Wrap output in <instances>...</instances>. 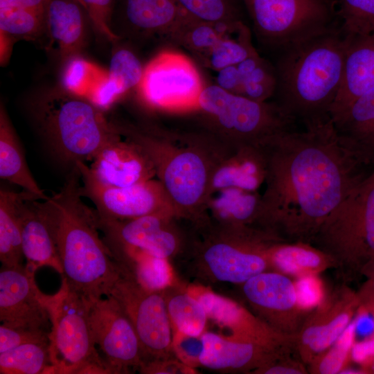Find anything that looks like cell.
<instances>
[{
  "label": "cell",
  "instance_id": "6da1fadb",
  "mask_svg": "<svg viewBox=\"0 0 374 374\" xmlns=\"http://www.w3.org/2000/svg\"><path fill=\"white\" fill-rule=\"evenodd\" d=\"M305 128L259 145L266 172L260 226L287 241L311 243L364 177L359 171L363 163L341 142L332 119Z\"/></svg>",
  "mask_w": 374,
  "mask_h": 374
},
{
  "label": "cell",
  "instance_id": "7a4b0ae2",
  "mask_svg": "<svg viewBox=\"0 0 374 374\" xmlns=\"http://www.w3.org/2000/svg\"><path fill=\"white\" fill-rule=\"evenodd\" d=\"M71 170L60 191L44 201L54 226L62 278L93 303L108 296L122 274L100 236L96 210L82 199L80 172L77 167Z\"/></svg>",
  "mask_w": 374,
  "mask_h": 374
},
{
  "label": "cell",
  "instance_id": "3957f363",
  "mask_svg": "<svg viewBox=\"0 0 374 374\" xmlns=\"http://www.w3.org/2000/svg\"><path fill=\"white\" fill-rule=\"evenodd\" d=\"M347 37L339 26L280 52L274 102L305 127L331 119L344 74Z\"/></svg>",
  "mask_w": 374,
  "mask_h": 374
},
{
  "label": "cell",
  "instance_id": "277c9868",
  "mask_svg": "<svg viewBox=\"0 0 374 374\" xmlns=\"http://www.w3.org/2000/svg\"><path fill=\"white\" fill-rule=\"evenodd\" d=\"M118 132L143 148L179 218L195 223L204 216L212 173L224 156L213 136L178 135L151 126L114 122Z\"/></svg>",
  "mask_w": 374,
  "mask_h": 374
},
{
  "label": "cell",
  "instance_id": "5b68a950",
  "mask_svg": "<svg viewBox=\"0 0 374 374\" xmlns=\"http://www.w3.org/2000/svg\"><path fill=\"white\" fill-rule=\"evenodd\" d=\"M193 226L179 260L186 262V272L199 284L241 285L271 269L269 249L280 237L256 228L225 225L209 219Z\"/></svg>",
  "mask_w": 374,
  "mask_h": 374
},
{
  "label": "cell",
  "instance_id": "8992f818",
  "mask_svg": "<svg viewBox=\"0 0 374 374\" xmlns=\"http://www.w3.org/2000/svg\"><path fill=\"white\" fill-rule=\"evenodd\" d=\"M33 112L53 153L72 168L78 162L92 161L104 146L121 136L103 110L62 87L40 96Z\"/></svg>",
  "mask_w": 374,
  "mask_h": 374
},
{
  "label": "cell",
  "instance_id": "52a82bcc",
  "mask_svg": "<svg viewBox=\"0 0 374 374\" xmlns=\"http://www.w3.org/2000/svg\"><path fill=\"white\" fill-rule=\"evenodd\" d=\"M212 126L213 135L229 148L256 146L295 123L275 103L258 102L228 92L217 84L205 87L199 109Z\"/></svg>",
  "mask_w": 374,
  "mask_h": 374
},
{
  "label": "cell",
  "instance_id": "ba28073f",
  "mask_svg": "<svg viewBox=\"0 0 374 374\" xmlns=\"http://www.w3.org/2000/svg\"><path fill=\"white\" fill-rule=\"evenodd\" d=\"M312 242L339 266L368 272L374 267V172L328 217Z\"/></svg>",
  "mask_w": 374,
  "mask_h": 374
},
{
  "label": "cell",
  "instance_id": "9c48e42d",
  "mask_svg": "<svg viewBox=\"0 0 374 374\" xmlns=\"http://www.w3.org/2000/svg\"><path fill=\"white\" fill-rule=\"evenodd\" d=\"M91 302L72 290L64 278L48 303L51 374H110L90 324Z\"/></svg>",
  "mask_w": 374,
  "mask_h": 374
},
{
  "label": "cell",
  "instance_id": "30bf717a",
  "mask_svg": "<svg viewBox=\"0 0 374 374\" xmlns=\"http://www.w3.org/2000/svg\"><path fill=\"white\" fill-rule=\"evenodd\" d=\"M262 43L280 52L339 25L326 0H243Z\"/></svg>",
  "mask_w": 374,
  "mask_h": 374
},
{
  "label": "cell",
  "instance_id": "8fae6325",
  "mask_svg": "<svg viewBox=\"0 0 374 374\" xmlns=\"http://www.w3.org/2000/svg\"><path fill=\"white\" fill-rule=\"evenodd\" d=\"M204 87L198 70L188 57L164 51L144 66L137 90L150 107L183 112L198 110Z\"/></svg>",
  "mask_w": 374,
  "mask_h": 374
},
{
  "label": "cell",
  "instance_id": "7c38bea8",
  "mask_svg": "<svg viewBox=\"0 0 374 374\" xmlns=\"http://www.w3.org/2000/svg\"><path fill=\"white\" fill-rule=\"evenodd\" d=\"M96 217L103 239L114 258L142 251L174 259L181 256L188 242L189 233H184L178 228L175 220L179 217L172 215L153 213L123 220L103 218L97 213Z\"/></svg>",
  "mask_w": 374,
  "mask_h": 374
},
{
  "label": "cell",
  "instance_id": "4fadbf2b",
  "mask_svg": "<svg viewBox=\"0 0 374 374\" xmlns=\"http://www.w3.org/2000/svg\"><path fill=\"white\" fill-rule=\"evenodd\" d=\"M109 296L121 305L137 335L144 364L175 357L172 328L163 291H152L122 275Z\"/></svg>",
  "mask_w": 374,
  "mask_h": 374
},
{
  "label": "cell",
  "instance_id": "5bb4252c",
  "mask_svg": "<svg viewBox=\"0 0 374 374\" xmlns=\"http://www.w3.org/2000/svg\"><path fill=\"white\" fill-rule=\"evenodd\" d=\"M82 185L80 193L96 206L97 214L111 220H130L153 213H167L177 217V210L161 183L150 179L125 187L103 184L84 162H78Z\"/></svg>",
  "mask_w": 374,
  "mask_h": 374
},
{
  "label": "cell",
  "instance_id": "9a60e30c",
  "mask_svg": "<svg viewBox=\"0 0 374 374\" xmlns=\"http://www.w3.org/2000/svg\"><path fill=\"white\" fill-rule=\"evenodd\" d=\"M93 339L110 373H130L144 365L136 331L119 303L112 296L96 300L90 308Z\"/></svg>",
  "mask_w": 374,
  "mask_h": 374
},
{
  "label": "cell",
  "instance_id": "2e32d148",
  "mask_svg": "<svg viewBox=\"0 0 374 374\" xmlns=\"http://www.w3.org/2000/svg\"><path fill=\"white\" fill-rule=\"evenodd\" d=\"M241 287L254 314L276 331L296 338L305 312L299 305L294 282L284 274L269 270Z\"/></svg>",
  "mask_w": 374,
  "mask_h": 374
},
{
  "label": "cell",
  "instance_id": "e0dca14e",
  "mask_svg": "<svg viewBox=\"0 0 374 374\" xmlns=\"http://www.w3.org/2000/svg\"><path fill=\"white\" fill-rule=\"evenodd\" d=\"M185 287L203 305L208 319L229 332L225 337L274 348H291L294 345L295 337L276 331L238 302L200 284Z\"/></svg>",
  "mask_w": 374,
  "mask_h": 374
},
{
  "label": "cell",
  "instance_id": "ac0fdd59",
  "mask_svg": "<svg viewBox=\"0 0 374 374\" xmlns=\"http://www.w3.org/2000/svg\"><path fill=\"white\" fill-rule=\"evenodd\" d=\"M34 272L26 265L0 270V321L3 323L50 332L51 295L41 292Z\"/></svg>",
  "mask_w": 374,
  "mask_h": 374
},
{
  "label": "cell",
  "instance_id": "d6986e66",
  "mask_svg": "<svg viewBox=\"0 0 374 374\" xmlns=\"http://www.w3.org/2000/svg\"><path fill=\"white\" fill-rule=\"evenodd\" d=\"M325 299L304 319L295 338L302 361L309 364L335 343L361 303L359 297L346 290Z\"/></svg>",
  "mask_w": 374,
  "mask_h": 374
},
{
  "label": "cell",
  "instance_id": "ffe728a7",
  "mask_svg": "<svg viewBox=\"0 0 374 374\" xmlns=\"http://www.w3.org/2000/svg\"><path fill=\"white\" fill-rule=\"evenodd\" d=\"M19 218L28 269L35 273L39 267L47 266L62 274L54 226L45 201L40 202L25 191L19 204Z\"/></svg>",
  "mask_w": 374,
  "mask_h": 374
},
{
  "label": "cell",
  "instance_id": "44dd1931",
  "mask_svg": "<svg viewBox=\"0 0 374 374\" xmlns=\"http://www.w3.org/2000/svg\"><path fill=\"white\" fill-rule=\"evenodd\" d=\"M121 135L104 146L92 160V174L105 184L125 187L152 179L153 162L136 143Z\"/></svg>",
  "mask_w": 374,
  "mask_h": 374
},
{
  "label": "cell",
  "instance_id": "7402d4cb",
  "mask_svg": "<svg viewBox=\"0 0 374 374\" xmlns=\"http://www.w3.org/2000/svg\"><path fill=\"white\" fill-rule=\"evenodd\" d=\"M201 366L224 373L249 372L287 355L289 349L232 339L205 331Z\"/></svg>",
  "mask_w": 374,
  "mask_h": 374
},
{
  "label": "cell",
  "instance_id": "603a6c76",
  "mask_svg": "<svg viewBox=\"0 0 374 374\" xmlns=\"http://www.w3.org/2000/svg\"><path fill=\"white\" fill-rule=\"evenodd\" d=\"M346 36L348 43L344 74L331 109L332 121L341 116L357 98L374 89V31Z\"/></svg>",
  "mask_w": 374,
  "mask_h": 374
},
{
  "label": "cell",
  "instance_id": "cb8c5ba5",
  "mask_svg": "<svg viewBox=\"0 0 374 374\" xmlns=\"http://www.w3.org/2000/svg\"><path fill=\"white\" fill-rule=\"evenodd\" d=\"M123 12L131 30L142 36H164L177 42L195 19L177 0H124Z\"/></svg>",
  "mask_w": 374,
  "mask_h": 374
},
{
  "label": "cell",
  "instance_id": "d4e9b609",
  "mask_svg": "<svg viewBox=\"0 0 374 374\" xmlns=\"http://www.w3.org/2000/svg\"><path fill=\"white\" fill-rule=\"evenodd\" d=\"M49 0H0L1 64L8 61L15 42L45 36Z\"/></svg>",
  "mask_w": 374,
  "mask_h": 374
},
{
  "label": "cell",
  "instance_id": "484cf974",
  "mask_svg": "<svg viewBox=\"0 0 374 374\" xmlns=\"http://www.w3.org/2000/svg\"><path fill=\"white\" fill-rule=\"evenodd\" d=\"M86 10L76 0H49L46 15L48 44L54 46L64 61L80 55L86 43Z\"/></svg>",
  "mask_w": 374,
  "mask_h": 374
},
{
  "label": "cell",
  "instance_id": "4316f807",
  "mask_svg": "<svg viewBox=\"0 0 374 374\" xmlns=\"http://www.w3.org/2000/svg\"><path fill=\"white\" fill-rule=\"evenodd\" d=\"M265 164L259 145L245 147L223 157L215 166L210 184V193L235 188L257 192L265 182Z\"/></svg>",
  "mask_w": 374,
  "mask_h": 374
},
{
  "label": "cell",
  "instance_id": "83f0119b",
  "mask_svg": "<svg viewBox=\"0 0 374 374\" xmlns=\"http://www.w3.org/2000/svg\"><path fill=\"white\" fill-rule=\"evenodd\" d=\"M332 122L341 142L359 161H374V89L357 98Z\"/></svg>",
  "mask_w": 374,
  "mask_h": 374
},
{
  "label": "cell",
  "instance_id": "f1b7e54d",
  "mask_svg": "<svg viewBox=\"0 0 374 374\" xmlns=\"http://www.w3.org/2000/svg\"><path fill=\"white\" fill-rule=\"evenodd\" d=\"M143 68L131 51L118 48L112 55L105 75L87 98L103 111L108 109L123 94L138 86Z\"/></svg>",
  "mask_w": 374,
  "mask_h": 374
},
{
  "label": "cell",
  "instance_id": "f546056e",
  "mask_svg": "<svg viewBox=\"0 0 374 374\" xmlns=\"http://www.w3.org/2000/svg\"><path fill=\"white\" fill-rule=\"evenodd\" d=\"M269 258L271 269L297 278L317 275L336 265L330 256L311 243L284 239H278L271 244Z\"/></svg>",
  "mask_w": 374,
  "mask_h": 374
},
{
  "label": "cell",
  "instance_id": "4dcf8cb0",
  "mask_svg": "<svg viewBox=\"0 0 374 374\" xmlns=\"http://www.w3.org/2000/svg\"><path fill=\"white\" fill-rule=\"evenodd\" d=\"M0 177L21 187L39 200L49 197L28 168L22 147L3 104L0 109Z\"/></svg>",
  "mask_w": 374,
  "mask_h": 374
},
{
  "label": "cell",
  "instance_id": "1f68e13d",
  "mask_svg": "<svg viewBox=\"0 0 374 374\" xmlns=\"http://www.w3.org/2000/svg\"><path fill=\"white\" fill-rule=\"evenodd\" d=\"M213 193L217 196H210L205 208L211 211L212 219L206 218L222 224L260 229V195L257 192L229 188Z\"/></svg>",
  "mask_w": 374,
  "mask_h": 374
},
{
  "label": "cell",
  "instance_id": "d6a6232c",
  "mask_svg": "<svg viewBox=\"0 0 374 374\" xmlns=\"http://www.w3.org/2000/svg\"><path fill=\"white\" fill-rule=\"evenodd\" d=\"M114 259L122 275L147 290L163 291L177 282L168 259L142 251L127 253Z\"/></svg>",
  "mask_w": 374,
  "mask_h": 374
},
{
  "label": "cell",
  "instance_id": "836d02e7",
  "mask_svg": "<svg viewBox=\"0 0 374 374\" xmlns=\"http://www.w3.org/2000/svg\"><path fill=\"white\" fill-rule=\"evenodd\" d=\"M24 194V190L17 193L2 187L0 190V260L3 266L22 265L19 204Z\"/></svg>",
  "mask_w": 374,
  "mask_h": 374
},
{
  "label": "cell",
  "instance_id": "e575fe53",
  "mask_svg": "<svg viewBox=\"0 0 374 374\" xmlns=\"http://www.w3.org/2000/svg\"><path fill=\"white\" fill-rule=\"evenodd\" d=\"M163 292L172 330L202 335L208 319L199 301L178 281Z\"/></svg>",
  "mask_w": 374,
  "mask_h": 374
},
{
  "label": "cell",
  "instance_id": "d590c367",
  "mask_svg": "<svg viewBox=\"0 0 374 374\" xmlns=\"http://www.w3.org/2000/svg\"><path fill=\"white\" fill-rule=\"evenodd\" d=\"M50 340L26 343L0 353L1 374H51Z\"/></svg>",
  "mask_w": 374,
  "mask_h": 374
},
{
  "label": "cell",
  "instance_id": "8d00e7d4",
  "mask_svg": "<svg viewBox=\"0 0 374 374\" xmlns=\"http://www.w3.org/2000/svg\"><path fill=\"white\" fill-rule=\"evenodd\" d=\"M106 73V70L80 55L74 56L66 61L61 78L62 88L87 98Z\"/></svg>",
  "mask_w": 374,
  "mask_h": 374
},
{
  "label": "cell",
  "instance_id": "74e56055",
  "mask_svg": "<svg viewBox=\"0 0 374 374\" xmlns=\"http://www.w3.org/2000/svg\"><path fill=\"white\" fill-rule=\"evenodd\" d=\"M255 51L249 30L244 26L238 39L226 37L224 34L204 58L211 69L219 71L226 66L237 65Z\"/></svg>",
  "mask_w": 374,
  "mask_h": 374
},
{
  "label": "cell",
  "instance_id": "f35d334b",
  "mask_svg": "<svg viewBox=\"0 0 374 374\" xmlns=\"http://www.w3.org/2000/svg\"><path fill=\"white\" fill-rule=\"evenodd\" d=\"M339 26L345 35L374 31V0H341Z\"/></svg>",
  "mask_w": 374,
  "mask_h": 374
},
{
  "label": "cell",
  "instance_id": "ab89813d",
  "mask_svg": "<svg viewBox=\"0 0 374 374\" xmlns=\"http://www.w3.org/2000/svg\"><path fill=\"white\" fill-rule=\"evenodd\" d=\"M177 1L188 14L201 21L226 26L240 21L231 0Z\"/></svg>",
  "mask_w": 374,
  "mask_h": 374
},
{
  "label": "cell",
  "instance_id": "60d3db41",
  "mask_svg": "<svg viewBox=\"0 0 374 374\" xmlns=\"http://www.w3.org/2000/svg\"><path fill=\"white\" fill-rule=\"evenodd\" d=\"M355 337V325L353 319L335 343L310 364L312 373H340L346 368Z\"/></svg>",
  "mask_w": 374,
  "mask_h": 374
},
{
  "label": "cell",
  "instance_id": "b9f144b4",
  "mask_svg": "<svg viewBox=\"0 0 374 374\" xmlns=\"http://www.w3.org/2000/svg\"><path fill=\"white\" fill-rule=\"evenodd\" d=\"M241 78L243 96L258 102H266L274 95L277 84L275 68L262 58Z\"/></svg>",
  "mask_w": 374,
  "mask_h": 374
},
{
  "label": "cell",
  "instance_id": "7bdbcfd3",
  "mask_svg": "<svg viewBox=\"0 0 374 374\" xmlns=\"http://www.w3.org/2000/svg\"><path fill=\"white\" fill-rule=\"evenodd\" d=\"M217 26L193 19L184 28L177 42L186 48L205 55L220 41L224 34V30L231 26L220 30Z\"/></svg>",
  "mask_w": 374,
  "mask_h": 374
},
{
  "label": "cell",
  "instance_id": "ee69618b",
  "mask_svg": "<svg viewBox=\"0 0 374 374\" xmlns=\"http://www.w3.org/2000/svg\"><path fill=\"white\" fill-rule=\"evenodd\" d=\"M172 349L175 357L186 366L195 369L201 366L202 335L196 336L172 330Z\"/></svg>",
  "mask_w": 374,
  "mask_h": 374
},
{
  "label": "cell",
  "instance_id": "f6af8a7d",
  "mask_svg": "<svg viewBox=\"0 0 374 374\" xmlns=\"http://www.w3.org/2000/svg\"><path fill=\"white\" fill-rule=\"evenodd\" d=\"M89 21L95 29L110 42L119 39L112 28L114 0H82Z\"/></svg>",
  "mask_w": 374,
  "mask_h": 374
},
{
  "label": "cell",
  "instance_id": "bcb514c9",
  "mask_svg": "<svg viewBox=\"0 0 374 374\" xmlns=\"http://www.w3.org/2000/svg\"><path fill=\"white\" fill-rule=\"evenodd\" d=\"M49 332L15 326L6 323L0 326V353L21 344L49 339Z\"/></svg>",
  "mask_w": 374,
  "mask_h": 374
},
{
  "label": "cell",
  "instance_id": "7dc6e473",
  "mask_svg": "<svg viewBox=\"0 0 374 374\" xmlns=\"http://www.w3.org/2000/svg\"><path fill=\"white\" fill-rule=\"evenodd\" d=\"M295 287L299 305L303 312L316 308L325 299L322 283L315 274L297 278Z\"/></svg>",
  "mask_w": 374,
  "mask_h": 374
},
{
  "label": "cell",
  "instance_id": "c3c4849f",
  "mask_svg": "<svg viewBox=\"0 0 374 374\" xmlns=\"http://www.w3.org/2000/svg\"><path fill=\"white\" fill-rule=\"evenodd\" d=\"M145 374H191L196 373V369L182 363L176 357L150 361L145 363L139 371Z\"/></svg>",
  "mask_w": 374,
  "mask_h": 374
},
{
  "label": "cell",
  "instance_id": "681fc988",
  "mask_svg": "<svg viewBox=\"0 0 374 374\" xmlns=\"http://www.w3.org/2000/svg\"><path fill=\"white\" fill-rule=\"evenodd\" d=\"M217 85L222 89L242 96V82L236 65L226 66L217 71Z\"/></svg>",
  "mask_w": 374,
  "mask_h": 374
},
{
  "label": "cell",
  "instance_id": "f907efd6",
  "mask_svg": "<svg viewBox=\"0 0 374 374\" xmlns=\"http://www.w3.org/2000/svg\"><path fill=\"white\" fill-rule=\"evenodd\" d=\"M253 373L256 374H303L306 373L303 365L289 359L287 355L280 357L267 365L261 367Z\"/></svg>",
  "mask_w": 374,
  "mask_h": 374
},
{
  "label": "cell",
  "instance_id": "816d5d0a",
  "mask_svg": "<svg viewBox=\"0 0 374 374\" xmlns=\"http://www.w3.org/2000/svg\"><path fill=\"white\" fill-rule=\"evenodd\" d=\"M350 356L356 363L371 364L374 359V335L359 341H355Z\"/></svg>",
  "mask_w": 374,
  "mask_h": 374
},
{
  "label": "cell",
  "instance_id": "f5cc1de1",
  "mask_svg": "<svg viewBox=\"0 0 374 374\" xmlns=\"http://www.w3.org/2000/svg\"><path fill=\"white\" fill-rule=\"evenodd\" d=\"M354 322L356 335H359L364 339L374 335V316L364 305L359 310Z\"/></svg>",
  "mask_w": 374,
  "mask_h": 374
},
{
  "label": "cell",
  "instance_id": "db71d44e",
  "mask_svg": "<svg viewBox=\"0 0 374 374\" xmlns=\"http://www.w3.org/2000/svg\"><path fill=\"white\" fill-rule=\"evenodd\" d=\"M371 275V281L368 283V288L366 289L364 294L362 295L364 301L374 300V267L368 272Z\"/></svg>",
  "mask_w": 374,
  "mask_h": 374
},
{
  "label": "cell",
  "instance_id": "11a10c76",
  "mask_svg": "<svg viewBox=\"0 0 374 374\" xmlns=\"http://www.w3.org/2000/svg\"><path fill=\"white\" fill-rule=\"evenodd\" d=\"M365 370H357L355 368H344L340 373L344 374H361V373H366Z\"/></svg>",
  "mask_w": 374,
  "mask_h": 374
},
{
  "label": "cell",
  "instance_id": "9f6ffc18",
  "mask_svg": "<svg viewBox=\"0 0 374 374\" xmlns=\"http://www.w3.org/2000/svg\"><path fill=\"white\" fill-rule=\"evenodd\" d=\"M364 306L373 314L374 316V300H367L364 301Z\"/></svg>",
  "mask_w": 374,
  "mask_h": 374
},
{
  "label": "cell",
  "instance_id": "6f0895ef",
  "mask_svg": "<svg viewBox=\"0 0 374 374\" xmlns=\"http://www.w3.org/2000/svg\"><path fill=\"white\" fill-rule=\"evenodd\" d=\"M371 371L374 372V359L371 364Z\"/></svg>",
  "mask_w": 374,
  "mask_h": 374
},
{
  "label": "cell",
  "instance_id": "680465c9",
  "mask_svg": "<svg viewBox=\"0 0 374 374\" xmlns=\"http://www.w3.org/2000/svg\"><path fill=\"white\" fill-rule=\"evenodd\" d=\"M76 1H78L83 6V8L85 9V6H84V4L82 0H76Z\"/></svg>",
  "mask_w": 374,
  "mask_h": 374
}]
</instances>
